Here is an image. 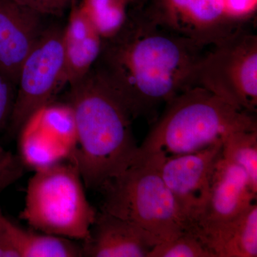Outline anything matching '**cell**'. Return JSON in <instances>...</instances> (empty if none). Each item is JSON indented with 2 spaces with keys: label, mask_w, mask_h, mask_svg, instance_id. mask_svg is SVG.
<instances>
[{
  "label": "cell",
  "mask_w": 257,
  "mask_h": 257,
  "mask_svg": "<svg viewBox=\"0 0 257 257\" xmlns=\"http://www.w3.org/2000/svg\"><path fill=\"white\" fill-rule=\"evenodd\" d=\"M25 170L19 157L15 156L0 145V189L8 187L20 178Z\"/></svg>",
  "instance_id": "21"
},
{
  "label": "cell",
  "mask_w": 257,
  "mask_h": 257,
  "mask_svg": "<svg viewBox=\"0 0 257 257\" xmlns=\"http://www.w3.org/2000/svg\"><path fill=\"white\" fill-rule=\"evenodd\" d=\"M15 96L16 87L0 72V131L8 128Z\"/></svg>",
  "instance_id": "22"
},
{
  "label": "cell",
  "mask_w": 257,
  "mask_h": 257,
  "mask_svg": "<svg viewBox=\"0 0 257 257\" xmlns=\"http://www.w3.org/2000/svg\"><path fill=\"white\" fill-rule=\"evenodd\" d=\"M207 48L181 36L147 13L130 14L121 31L103 40L94 65L134 119L155 121L157 113L194 87Z\"/></svg>",
  "instance_id": "1"
},
{
  "label": "cell",
  "mask_w": 257,
  "mask_h": 257,
  "mask_svg": "<svg viewBox=\"0 0 257 257\" xmlns=\"http://www.w3.org/2000/svg\"><path fill=\"white\" fill-rule=\"evenodd\" d=\"M69 86L68 103L77 127L74 159L84 186L98 191L106 180L125 170L136 155L134 118L94 67Z\"/></svg>",
  "instance_id": "2"
},
{
  "label": "cell",
  "mask_w": 257,
  "mask_h": 257,
  "mask_svg": "<svg viewBox=\"0 0 257 257\" xmlns=\"http://www.w3.org/2000/svg\"><path fill=\"white\" fill-rule=\"evenodd\" d=\"M18 4L42 15V16H61L74 0H15Z\"/></svg>",
  "instance_id": "23"
},
{
  "label": "cell",
  "mask_w": 257,
  "mask_h": 257,
  "mask_svg": "<svg viewBox=\"0 0 257 257\" xmlns=\"http://www.w3.org/2000/svg\"><path fill=\"white\" fill-rule=\"evenodd\" d=\"M74 2H75V0H74Z\"/></svg>",
  "instance_id": "26"
},
{
  "label": "cell",
  "mask_w": 257,
  "mask_h": 257,
  "mask_svg": "<svg viewBox=\"0 0 257 257\" xmlns=\"http://www.w3.org/2000/svg\"><path fill=\"white\" fill-rule=\"evenodd\" d=\"M150 16L202 47L216 45L244 28L226 13L223 0H157Z\"/></svg>",
  "instance_id": "9"
},
{
  "label": "cell",
  "mask_w": 257,
  "mask_h": 257,
  "mask_svg": "<svg viewBox=\"0 0 257 257\" xmlns=\"http://www.w3.org/2000/svg\"><path fill=\"white\" fill-rule=\"evenodd\" d=\"M96 212L86 196L77 162L69 160L35 172L20 218L40 233L82 241Z\"/></svg>",
  "instance_id": "5"
},
{
  "label": "cell",
  "mask_w": 257,
  "mask_h": 257,
  "mask_svg": "<svg viewBox=\"0 0 257 257\" xmlns=\"http://www.w3.org/2000/svg\"><path fill=\"white\" fill-rule=\"evenodd\" d=\"M42 17L15 0H0V72L15 87L24 61L45 30Z\"/></svg>",
  "instance_id": "11"
},
{
  "label": "cell",
  "mask_w": 257,
  "mask_h": 257,
  "mask_svg": "<svg viewBox=\"0 0 257 257\" xmlns=\"http://www.w3.org/2000/svg\"><path fill=\"white\" fill-rule=\"evenodd\" d=\"M147 257H215L192 230L155 245Z\"/></svg>",
  "instance_id": "20"
},
{
  "label": "cell",
  "mask_w": 257,
  "mask_h": 257,
  "mask_svg": "<svg viewBox=\"0 0 257 257\" xmlns=\"http://www.w3.org/2000/svg\"><path fill=\"white\" fill-rule=\"evenodd\" d=\"M0 234L19 257L82 256V246L74 240L23 229L5 217L1 209Z\"/></svg>",
  "instance_id": "15"
},
{
  "label": "cell",
  "mask_w": 257,
  "mask_h": 257,
  "mask_svg": "<svg viewBox=\"0 0 257 257\" xmlns=\"http://www.w3.org/2000/svg\"><path fill=\"white\" fill-rule=\"evenodd\" d=\"M199 237L215 257H256V202L233 220Z\"/></svg>",
  "instance_id": "14"
},
{
  "label": "cell",
  "mask_w": 257,
  "mask_h": 257,
  "mask_svg": "<svg viewBox=\"0 0 257 257\" xmlns=\"http://www.w3.org/2000/svg\"><path fill=\"white\" fill-rule=\"evenodd\" d=\"M29 119L75 153L77 143L75 116L73 109L68 102L52 101L35 112Z\"/></svg>",
  "instance_id": "17"
},
{
  "label": "cell",
  "mask_w": 257,
  "mask_h": 257,
  "mask_svg": "<svg viewBox=\"0 0 257 257\" xmlns=\"http://www.w3.org/2000/svg\"><path fill=\"white\" fill-rule=\"evenodd\" d=\"M221 154L225 160L244 170L257 194V130L236 132L225 137Z\"/></svg>",
  "instance_id": "19"
},
{
  "label": "cell",
  "mask_w": 257,
  "mask_h": 257,
  "mask_svg": "<svg viewBox=\"0 0 257 257\" xmlns=\"http://www.w3.org/2000/svg\"><path fill=\"white\" fill-rule=\"evenodd\" d=\"M199 86L238 109H257V36L244 28L208 47L198 64Z\"/></svg>",
  "instance_id": "6"
},
{
  "label": "cell",
  "mask_w": 257,
  "mask_h": 257,
  "mask_svg": "<svg viewBox=\"0 0 257 257\" xmlns=\"http://www.w3.org/2000/svg\"><path fill=\"white\" fill-rule=\"evenodd\" d=\"M243 169L223 158L216 162L207 202L192 225L198 236L233 220L256 202Z\"/></svg>",
  "instance_id": "10"
},
{
  "label": "cell",
  "mask_w": 257,
  "mask_h": 257,
  "mask_svg": "<svg viewBox=\"0 0 257 257\" xmlns=\"http://www.w3.org/2000/svg\"><path fill=\"white\" fill-rule=\"evenodd\" d=\"M226 13L234 23L244 26L256 11L257 0H223Z\"/></svg>",
  "instance_id": "24"
},
{
  "label": "cell",
  "mask_w": 257,
  "mask_h": 257,
  "mask_svg": "<svg viewBox=\"0 0 257 257\" xmlns=\"http://www.w3.org/2000/svg\"><path fill=\"white\" fill-rule=\"evenodd\" d=\"M98 191L102 197L100 210L138 225L158 243L192 229L189 218L150 162H131Z\"/></svg>",
  "instance_id": "4"
},
{
  "label": "cell",
  "mask_w": 257,
  "mask_h": 257,
  "mask_svg": "<svg viewBox=\"0 0 257 257\" xmlns=\"http://www.w3.org/2000/svg\"><path fill=\"white\" fill-rule=\"evenodd\" d=\"M103 40L79 8H74L64 28V85L77 82L94 67Z\"/></svg>",
  "instance_id": "13"
},
{
  "label": "cell",
  "mask_w": 257,
  "mask_h": 257,
  "mask_svg": "<svg viewBox=\"0 0 257 257\" xmlns=\"http://www.w3.org/2000/svg\"><path fill=\"white\" fill-rule=\"evenodd\" d=\"M253 130H257L254 114L194 86L165 104L132 162L194 153L230 134Z\"/></svg>",
  "instance_id": "3"
},
{
  "label": "cell",
  "mask_w": 257,
  "mask_h": 257,
  "mask_svg": "<svg viewBox=\"0 0 257 257\" xmlns=\"http://www.w3.org/2000/svg\"><path fill=\"white\" fill-rule=\"evenodd\" d=\"M127 2L128 5H141L143 3H145L147 0H126Z\"/></svg>",
  "instance_id": "25"
},
{
  "label": "cell",
  "mask_w": 257,
  "mask_h": 257,
  "mask_svg": "<svg viewBox=\"0 0 257 257\" xmlns=\"http://www.w3.org/2000/svg\"><path fill=\"white\" fill-rule=\"evenodd\" d=\"M221 152L222 140L194 153L142 161L156 167L193 225L207 202L214 168Z\"/></svg>",
  "instance_id": "8"
},
{
  "label": "cell",
  "mask_w": 257,
  "mask_h": 257,
  "mask_svg": "<svg viewBox=\"0 0 257 257\" xmlns=\"http://www.w3.org/2000/svg\"><path fill=\"white\" fill-rule=\"evenodd\" d=\"M82 241L85 257H147L158 244L138 225L101 210L96 212L89 234Z\"/></svg>",
  "instance_id": "12"
},
{
  "label": "cell",
  "mask_w": 257,
  "mask_h": 257,
  "mask_svg": "<svg viewBox=\"0 0 257 257\" xmlns=\"http://www.w3.org/2000/svg\"><path fill=\"white\" fill-rule=\"evenodd\" d=\"M63 31L58 26L45 28L24 61L7 128L12 138L18 136L32 115L54 101L64 86Z\"/></svg>",
  "instance_id": "7"
},
{
  "label": "cell",
  "mask_w": 257,
  "mask_h": 257,
  "mask_svg": "<svg viewBox=\"0 0 257 257\" xmlns=\"http://www.w3.org/2000/svg\"><path fill=\"white\" fill-rule=\"evenodd\" d=\"M126 0H84L79 10L102 40H109L124 28L130 14Z\"/></svg>",
  "instance_id": "18"
},
{
  "label": "cell",
  "mask_w": 257,
  "mask_h": 257,
  "mask_svg": "<svg viewBox=\"0 0 257 257\" xmlns=\"http://www.w3.org/2000/svg\"><path fill=\"white\" fill-rule=\"evenodd\" d=\"M19 158L25 169L40 171L69 160H74V152L50 136L31 119L18 135Z\"/></svg>",
  "instance_id": "16"
}]
</instances>
